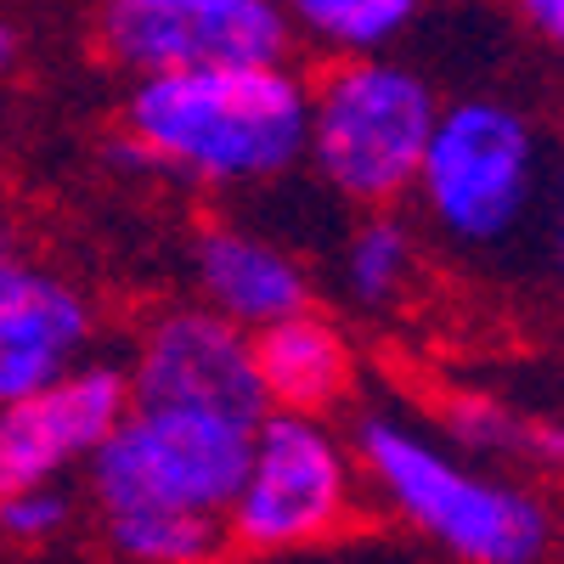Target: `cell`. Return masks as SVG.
Wrapping results in <instances>:
<instances>
[{"label": "cell", "instance_id": "6da1fadb", "mask_svg": "<svg viewBox=\"0 0 564 564\" xmlns=\"http://www.w3.org/2000/svg\"><path fill=\"white\" fill-rule=\"evenodd\" d=\"M305 113L311 85L289 63L141 74L113 159L198 186H260L305 159Z\"/></svg>", "mask_w": 564, "mask_h": 564}, {"label": "cell", "instance_id": "7a4b0ae2", "mask_svg": "<svg viewBox=\"0 0 564 564\" xmlns=\"http://www.w3.org/2000/svg\"><path fill=\"white\" fill-rule=\"evenodd\" d=\"M356 452L384 502L463 564H542L553 542L547 502L513 480L480 475L401 417H361Z\"/></svg>", "mask_w": 564, "mask_h": 564}, {"label": "cell", "instance_id": "3957f363", "mask_svg": "<svg viewBox=\"0 0 564 564\" xmlns=\"http://www.w3.org/2000/svg\"><path fill=\"white\" fill-rule=\"evenodd\" d=\"M423 215L457 249H502L520 238L542 193V130L508 97H457L435 108L412 175Z\"/></svg>", "mask_w": 564, "mask_h": 564}, {"label": "cell", "instance_id": "277c9868", "mask_svg": "<svg viewBox=\"0 0 564 564\" xmlns=\"http://www.w3.org/2000/svg\"><path fill=\"white\" fill-rule=\"evenodd\" d=\"M435 90L390 57H339L311 90L305 153L339 198L384 209L412 193L423 141L435 124Z\"/></svg>", "mask_w": 564, "mask_h": 564}, {"label": "cell", "instance_id": "5b68a950", "mask_svg": "<svg viewBox=\"0 0 564 564\" xmlns=\"http://www.w3.org/2000/svg\"><path fill=\"white\" fill-rule=\"evenodd\" d=\"M254 423L198 406H124L108 441L90 452V491L102 513L124 508H181L220 513L238 491Z\"/></svg>", "mask_w": 564, "mask_h": 564}, {"label": "cell", "instance_id": "8992f818", "mask_svg": "<svg viewBox=\"0 0 564 564\" xmlns=\"http://www.w3.org/2000/svg\"><path fill=\"white\" fill-rule=\"evenodd\" d=\"M350 513V457L316 412L265 406L238 491L226 502V536L249 553H289L334 536Z\"/></svg>", "mask_w": 564, "mask_h": 564}, {"label": "cell", "instance_id": "52a82bcc", "mask_svg": "<svg viewBox=\"0 0 564 564\" xmlns=\"http://www.w3.org/2000/svg\"><path fill=\"white\" fill-rule=\"evenodd\" d=\"M97 40L130 74L289 63L294 45L276 0H108Z\"/></svg>", "mask_w": 564, "mask_h": 564}, {"label": "cell", "instance_id": "ba28073f", "mask_svg": "<svg viewBox=\"0 0 564 564\" xmlns=\"http://www.w3.org/2000/svg\"><path fill=\"white\" fill-rule=\"evenodd\" d=\"M130 401L135 406H198L220 417L260 423L265 395L254 379L249 334L226 316L204 311H164L141 334L135 367H130Z\"/></svg>", "mask_w": 564, "mask_h": 564}, {"label": "cell", "instance_id": "9c48e42d", "mask_svg": "<svg viewBox=\"0 0 564 564\" xmlns=\"http://www.w3.org/2000/svg\"><path fill=\"white\" fill-rule=\"evenodd\" d=\"M130 406L119 367H68L52 384L0 401V497L68 475L108 441Z\"/></svg>", "mask_w": 564, "mask_h": 564}, {"label": "cell", "instance_id": "30bf717a", "mask_svg": "<svg viewBox=\"0 0 564 564\" xmlns=\"http://www.w3.org/2000/svg\"><path fill=\"white\" fill-rule=\"evenodd\" d=\"M90 334L97 311L74 282L0 238V401H18L68 372Z\"/></svg>", "mask_w": 564, "mask_h": 564}, {"label": "cell", "instance_id": "8fae6325", "mask_svg": "<svg viewBox=\"0 0 564 564\" xmlns=\"http://www.w3.org/2000/svg\"><path fill=\"white\" fill-rule=\"evenodd\" d=\"M193 271L209 311L226 316L231 327H243V334L311 305L305 265L289 249H276L271 238H254V231L226 226V220L204 226V238L193 249Z\"/></svg>", "mask_w": 564, "mask_h": 564}, {"label": "cell", "instance_id": "7c38bea8", "mask_svg": "<svg viewBox=\"0 0 564 564\" xmlns=\"http://www.w3.org/2000/svg\"><path fill=\"white\" fill-rule=\"evenodd\" d=\"M249 356H254V379H260L265 406L322 417L350 390V345L334 322L311 316V305L254 327Z\"/></svg>", "mask_w": 564, "mask_h": 564}, {"label": "cell", "instance_id": "4fadbf2b", "mask_svg": "<svg viewBox=\"0 0 564 564\" xmlns=\"http://www.w3.org/2000/svg\"><path fill=\"white\" fill-rule=\"evenodd\" d=\"M276 12L289 34H305L322 52L372 57L417 23L423 0H276Z\"/></svg>", "mask_w": 564, "mask_h": 564}, {"label": "cell", "instance_id": "5bb4252c", "mask_svg": "<svg viewBox=\"0 0 564 564\" xmlns=\"http://www.w3.org/2000/svg\"><path fill=\"white\" fill-rule=\"evenodd\" d=\"M102 536L124 564H215L231 547L220 513H181V508L102 513Z\"/></svg>", "mask_w": 564, "mask_h": 564}, {"label": "cell", "instance_id": "9a60e30c", "mask_svg": "<svg viewBox=\"0 0 564 564\" xmlns=\"http://www.w3.org/2000/svg\"><path fill=\"white\" fill-rule=\"evenodd\" d=\"M345 294L367 311H384L406 294V282L417 271V231L412 220L401 215H367L356 231H350V243H345Z\"/></svg>", "mask_w": 564, "mask_h": 564}, {"label": "cell", "instance_id": "2e32d148", "mask_svg": "<svg viewBox=\"0 0 564 564\" xmlns=\"http://www.w3.org/2000/svg\"><path fill=\"white\" fill-rule=\"evenodd\" d=\"M446 435L463 452H486V457H542V463H558V452H564L553 417H520L513 406L486 401V395L452 401L446 406Z\"/></svg>", "mask_w": 564, "mask_h": 564}, {"label": "cell", "instance_id": "e0dca14e", "mask_svg": "<svg viewBox=\"0 0 564 564\" xmlns=\"http://www.w3.org/2000/svg\"><path fill=\"white\" fill-rule=\"evenodd\" d=\"M68 491L57 480L45 486H23V491H7L0 497V531H7L12 542H52L63 525H68Z\"/></svg>", "mask_w": 564, "mask_h": 564}, {"label": "cell", "instance_id": "ac0fdd59", "mask_svg": "<svg viewBox=\"0 0 564 564\" xmlns=\"http://www.w3.org/2000/svg\"><path fill=\"white\" fill-rule=\"evenodd\" d=\"M513 12H520L547 45L564 40V0H513Z\"/></svg>", "mask_w": 564, "mask_h": 564}, {"label": "cell", "instance_id": "d6986e66", "mask_svg": "<svg viewBox=\"0 0 564 564\" xmlns=\"http://www.w3.org/2000/svg\"><path fill=\"white\" fill-rule=\"evenodd\" d=\"M12 57H18V34H12V23L0 18V74L12 68Z\"/></svg>", "mask_w": 564, "mask_h": 564}]
</instances>
